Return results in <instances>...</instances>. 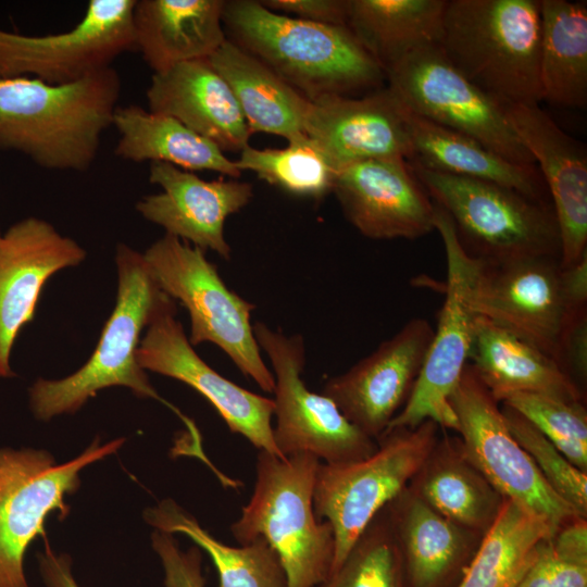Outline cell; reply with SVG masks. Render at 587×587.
<instances>
[{"label":"cell","instance_id":"6da1fadb","mask_svg":"<svg viewBox=\"0 0 587 587\" xmlns=\"http://www.w3.org/2000/svg\"><path fill=\"white\" fill-rule=\"evenodd\" d=\"M122 82L113 67L52 85L0 78V150H14L51 171L84 172L113 126Z\"/></svg>","mask_w":587,"mask_h":587},{"label":"cell","instance_id":"7a4b0ae2","mask_svg":"<svg viewBox=\"0 0 587 587\" xmlns=\"http://www.w3.org/2000/svg\"><path fill=\"white\" fill-rule=\"evenodd\" d=\"M232 41L309 101L380 88L386 74L347 26L307 22L254 0L225 1Z\"/></svg>","mask_w":587,"mask_h":587},{"label":"cell","instance_id":"3957f363","mask_svg":"<svg viewBox=\"0 0 587 587\" xmlns=\"http://www.w3.org/2000/svg\"><path fill=\"white\" fill-rule=\"evenodd\" d=\"M115 262L118 280L115 307L89 360L65 378H39L29 389L30 409L38 420L74 413L99 390L112 386H124L139 398L164 403L183 422L187 417L160 397L136 358L141 333L171 297L159 287L142 253L120 243Z\"/></svg>","mask_w":587,"mask_h":587},{"label":"cell","instance_id":"277c9868","mask_svg":"<svg viewBox=\"0 0 587 587\" xmlns=\"http://www.w3.org/2000/svg\"><path fill=\"white\" fill-rule=\"evenodd\" d=\"M439 47L475 86L505 104H539L537 0H449Z\"/></svg>","mask_w":587,"mask_h":587},{"label":"cell","instance_id":"5b68a950","mask_svg":"<svg viewBox=\"0 0 587 587\" xmlns=\"http://www.w3.org/2000/svg\"><path fill=\"white\" fill-rule=\"evenodd\" d=\"M321 461L309 453L282 459L259 450L249 502L230 526L239 545L262 537L277 553L288 587H316L330 574L335 536L319 520L313 492Z\"/></svg>","mask_w":587,"mask_h":587},{"label":"cell","instance_id":"8992f818","mask_svg":"<svg viewBox=\"0 0 587 587\" xmlns=\"http://www.w3.org/2000/svg\"><path fill=\"white\" fill-rule=\"evenodd\" d=\"M409 163L433 202L450 217L471 258L483 262L539 255L561 259L559 227L550 201L491 182Z\"/></svg>","mask_w":587,"mask_h":587},{"label":"cell","instance_id":"52a82bcc","mask_svg":"<svg viewBox=\"0 0 587 587\" xmlns=\"http://www.w3.org/2000/svg\"><path fill=\"white\" fill-rule=\"evenodd\" d=\"M142 255L159 287L187 309L191 346L216 345L245 376L273 392L274 376L251 325L255 307L226 286L204 251L165 234Z\"/></svg>","mask_w":587,"mask_h":587},{"label":"cell","instance_id":"ba28073f","mask_svg":"<svg viewBox=\"0 0 587 587\" xmlns=\"http://www.w3.org/2000/svg\"><path fill=\"white\" fill-rule=\"evenodd\" d=\"M441 429L430 420L414 428L388 429L376 440L377 448L370 457L345 464H319L313 507L317 519L333 527L330 574L374 516L408 486Z\"/></svg>","mask_w":587,"mask_h":587},{"label":"cell","instance_id":"9c48e42d","mask_svg":"<svg viewBox=\"0 0 587 587\" xmlns=\"http://www.w3.org/2000/svg\"><path fill=\"white\" fill-rule=\"evenodd\" d=\"M125 439L96 438L75 459L57 464L46 450L0 449V587H29L24 558L32 542L47 538L45 523L70 513L65 498L79 488V472L117 451Z\"/></svg>","mask_w":587,"mask_h":587},{"label":"cell","instance_id":"30bf717a","mask_svg":"<svg viewBox=\"0 0 587 587\" xmlns=\"http://www.w3.org/2000/svg\"><path fill=\"white\" fill-rule=\"evenodd\" d=\"M257 342L271 362L276 419L273 439L283 458L309 453L326 464H345L370 457L377 441L353 425L323 394L302 379L305 346L301 335H286L262 322L253 324Z\"/></svg>","mask_w":587,"mask_h":587},{"label":"cell","instance_id":"8fae6325","mask_svg":"<svg viewBox=\"0 0 587 587\" xmlns=\"http://www.w3.org/2000/svg\"><path fill=\"white\" fill-rule=\"evenodd\" d=\"M386 79L411 112L471 137L515 164L537 167L503 104L471 83L439 45L407 55L386 72Z\"/></svg>","mask_w":587,"mask_h":587},{"label":"cell","instance_id":"7c38bea8","mask_svg":"<svg viewBox=\"0 0 587 587\" xmlns=\"http://www.w3.org/2000/svg\"><path fill=\"white\" fill-rule=\"evenodd\" d=\"M449 403L457 417L455 433L466 455L504 498L544 519L552 534L573 517L582 516L549 486L513 437L500 402L470 363Z\"/></svg>","mask_w":587,"mask_h":587},{"label":"cell","instance_id":"4fadbf2b","mask_svg":"<svg viewBox=\"0 0 587 587\" xmlns=\"http://www.w3.org/2000/svg\"><path fill=\"white\" fill-rule=\"evenodd\" d=\"M435 229L441 237L447 260L445 301L412 394L386 430L414 428L427 420L442 429L457 432L458 428L449 398L470 360L476 314L469 295L477 260L464 251L450 217L436 204Z\"/></svg>","mask_w":587,"mask_h":587},{"label":"cell","instance_id":"5bb4252c","mask_svg":"<svg viewBox=\"0 0 587 587\" xmlns=\"http://www.w3.org/2000/svg\"><path fill=\"white\" fill-rule=\"evenodd\" d=\"M469 296L476 315L535 347L558 364L562 334L577 312L565 300L559 257L502 262L477 260Z\"/></svg>","mask_w":587,"mask_h":587},{"label":"cell","instance_id":"9a60e30c","mask_svg":"<svg viewBox=\"0 0 587 587\" xmlns=\"http://www.w3.org/2000/svg\"><path fill=\"white\" fill-rule=\"evenodd\" d=\"M135 1L90 0L78 24L59 34L27 36L0 28V78L62 85L112 66L135 50Z\"/></svg>","mask_w":587,"mask_h":587},{"label":"cell","instance_id":"2e32d148","mask_svg":"<svg viewBox=\"0 0 587 587\" xmlns=\"http://www.w3.org/2000/svg\"><path fill=\"white\" fill-rule=\"evenodd\" d=\"M136 358L145 371L183 382L201 394L230 432L243 436L258 450L285 459L273 439V399L240 387L203 361L176 320V304L172 298L147 326Z\"/></svg>","mask_w":587,"mask_h":587},{"label":"cell","instance_id":"e0dca14e","mask_svg":"<svg viewBox=\"0 0 587 587\" xmlns=\"http://www.w3.org/2000/svg\"><path fill=\"white\" fill-rule=\"evenodd\" d=\"M433 335L427 320H410L347 372L328 378L321 394L333 400L360 430L377 440L409 400Z\"/></svg>","mask_w":587,"mask_h":587},{"label":"cell","instance_id":"ac0fdd59","mask_svg":"<svg viewBox=\"0 0 587 587\" xmlns=\"http://www.w3.org/2000/svg\"><path fill=\"white\" fill-rule=\"evenodd\" d=\"M332 192L349 223L376 239H415L435 229V203L409 161L367 160L336 172Z\"/></svg>","mask_w":587,"mask_h":587},{"label":"cell","instance_id":"d6986e66","mask_svg":"<svg viewBox=\"0 0 587 587\" xmlns=\"http://www.w3.org/2000/svg\"><path fill=\"white\" fill-rule=\"evenodd\" d=\"M304 134L335 172L367 160L413 158L403 104L388 87L360 98L326 96L310 101Z\"/></svg>","mask_w":587,"mask_h":587},{"label":"cell","instance_id":"ffe728a7","mask_svg":"<svg viewBox=\"0 0 587 587\" xmlns=\"http://www.w3.org/2000/svg\"><path fill=\"white\" fill-rule=\"evenodd\" d=\"M85 250L38 217L16 222L0 234V377H12L10 355L24 325L32 322L46 282L76 266Z\"/></svg>","mask_w":587,"mask_h":587},{"label":"cell","instance_id":"44dd1931","mask_svg":"<svg viewBox=\"0 0 587 587\" xmlns=\"http://www.w3.org/2000/svg\"><path fill=\"white\" fill-rule=\"evenodd\" d=\"M149 180L162 191L136 203L142 217L204 252L212 250L225 260L230 259L225 222L251 201V184L223 177L204 180L193 172L162 162L150 163Z\"/></svg>","mask_w":587,"mask_h":587},{"label":"cell","instance_id":"7402d4cb","mask_svg":"<svg viewBox=\"0 0 587 587\" xmlns=\"http://www.w3.org/2000/svg\"><path fill=\"white\" fill-rule=\"evenodd\" d=\"M519 139L532 154L558 222L561 266L587 254V155L539 104H505Z\"/></svg>","mask_w":587,"mask_h":587},{"label":"cell","instance_id":"603a6c76","mask_svg":"<svg viewBox=\"0 0 587 587\" xmlns=\"http://www.w3.org/2000/svg\"><path fill=\"white\" fill-rule=\"evenodd\" d=\"M146 97L149 111L176 118L223 152L249 146L252 135L236 97L209 59L153 73Z\"/></svg>","mask_w":587,"mask_h":587},{"label":"cell","instance_id":"cb8c5ba5","mask_svg":"<svg viewBox=\"0 0 587 587\" xmlns=\"http://www.w3.org/2000/svg\"><path fill=\"white\" fill-rule=\"evenodd\" d=\"M409 587H458L484 535L446 519L408 486L387 504Z\"/></svg>","mask_w":587,"mask_h":587},{"label":"cell","instance_id":"d4e9b609","mask_svg":"<svg viewBox=\"0 0 587 587\" xmlns=\"http://www.w3.org/2000/svg\"><path fill=\"white\" fill-rule=\"evenodd\" d=\"M225 0H136L135 50L153 73L209 59L227 40Z\"/></svg>","mask_w":587,"mask_h":587},{"label":"cell","instance_id":"484cf974","mask_svg":"<svg viewBox=\"0 0 587 587\" xmlns=\"http://www.w3.org/2000/svg\"><path fill=\"white\" fill-rule=\"evenodd\" d=\"M408 488L446 519L482 535L505 499L469 459L460 437L441 432Z\"/></svg>","mask_w":587,"mask_h":587},{"label":"cell","instance_id":"4316f807","mask_svg":"<svg viewBox=\"0 0 587 587\" xmlns=\"http://www.w3.org/2000/svg\"><path fill=\"white\" fill-rule=\"evenodd\" d=\"M469 363L498 402L515 392L585 398L550 357L483 316L474 320Z\"/></svg>","mask_w":587,"mask_h":587},{"label":"cell","instance_id":"83f0119b","mask_svg":"<svg viewBox=\"0 0 587 587\" xmlns=\"http://www.w3.org/2000/svg\"><path fill=\"white\" fill-rule=\"evenodd\" d=\"M403 109L413 150L409 162L439 173L491 182L529 198L550 201L537 167L515 164L471 137L430 122L405 105Z\"/></svg>","mask_w":587,"mask_h":587},{"label":"cell","instance_id":"f1b7e54d","mask_svg":"<svg viewBox=\"0 0 587 587\" xmlns=\"http://www.w3.org/2000/svg\"><path fill=\"white\" fill-rule=\"evenodd\" d=\"M209 60L235 95L251 135L289 140L304 134L310 101L265 64L229 40Z\"/></svg>","mask_w":587,"mask_h":587},{"label":"cell","instance_id":"f546056e","mask_svg":"<svg viewBox=\"0 0 587 587\" xmlns=\"http://www.w3.org/2000/svg\"><path fill=\"white\" fill-rule=\"evenodd\" d=\"M113 126L120 137L114 152L135 163L162 162L195 172L211 171L229 178L240 177L235 161L210 140L176 118L139 105H118Z\"/></svg>","mask_w":587,"mask_h":587},{"label":"cell","instance_id":"4dcf8cb0","mask_svg":"<svg viewBox=\"0 0 587 587\" xmlns=\"http://www.w3.org/2000/svg\"><path fill=\"white\" fill-rule=\"evenodd\" d=\"M447 0H349L347 27L386 72L439 45Z\"/></svg>","mask_w":587,"mask_h":587},{"label":"cell","instance_id":"1f68e13d","mask_svg":"<svg viewBox=\"0 0 587 587\" xmlns=\"http://www.w3.org/2000/svg\"><path fill=\"white\" fill-rule=\"evenodd\" d=\"M541 99L564 107L587 102L586 2L539 0Z\"/></svg>","mask_w":587,"mask_h":587},{"label":"cell","instance_id":"d6a6232c","mask_svg":"<svg viewBox=\"0 0 587 587\" xmlns=\"http://www.w3.org/2000/svg\"><path fill=\"white\" fill-rule=\"evenodd\" d=\"M143 517L155 530L183 534L204 550L216 569L218 587H288L277 553L262 537L239 547L223 544L172 499L147 509Z\"/></svg>","mask_w":587,"mask_h":587},{"label":"cell","instance_id":"836d02e7","mask_svg":"<svg viewBox=\"0 0 587 587\" xmlns=\"http://www.w3.org/2000/svg\"><path fill=\"white\" fill-rule=\"evenodd\" d=\"M551 535L544 519L505 498L458 587H512Z\"/></svg>","mask_w":587,"mask_h":587},{"label":"cell","instance_id":"e575fe53","mask_svg":"<svg viewBox=\"0 0 587 587\" xmlns=\"http://www.w3.org/2000/svg\"><path fill=\"white\" fill-rule=\"evenodd\" d=\"M282 149H257L250 145L240 151L236 167L251 171L265 183L291 195L320 199L332 192L336 172L317 148L301 134Z\"/></svg>","mask_w":587,"mask_h":587},{"label":"cell","instance_id":"d590c367","mask_svg":"<svg viewBox=\"0 0 587 587\" xmlns=\"http://www.w3.org/2000/svg\"><path fill=\"white\" fill-rule=\"evenodd\" d=\"M316 587H409L387 505L360 534L338 569Z\"/></svg>","mask_w":587,"mask_h":587},{"label":"cell","instance_id":"8d00e7d4","mask_svg":"<svg viewBox=\"0 0 587 587\" xmlns=\"http://www.w3.org/2000/svg\"><path fill=\"white\" fill-rule=\"evenodd\" d=\"M500 403L523 415L572 464L587 472V411L583 401L515 392L507 396Z\"/></svg>","mask_w":587,"mask_h":587},{"label":"cell","instance_id":"74e56055","mask_svg":"<svg viewBox=\"0 0 587 587\" xmlns=\"http://www.w3.org/2000/svg\"><path fill=\"white\" fill-rule=\"evenodd\" d=\"M507 425L549 486L582 516L587 515V472L572 464L530 422L501 403Z\"/></svg>","mask_w":587,"mask_h":587},{"label":"cell","instance_id":"f35d334b","mask_svg":"<svg viewBox=\"0 0 587 587\" xmlns=\"http://www.w3.org/2000/svg\"><path fill=\"white\" fill-rule=\"evenodd\" d=\"M512 587H587V563L558 554L547 538Z\"/></svg>","mask_w":587,"mask_h":587},{"label":"cell","instance_id":"ab89813d","mask_svg":"<svg viewBox=\"0 0 587 587\" xmlns=\"http://www.w3.org/2000/svg\"><path fill=\"white\" fill-rule=\"evenodd\" d=\"M151 542L163 567L164 587H205L198 547L183 551L172 534L160 530L152 533Z\"/></svg>","mask_w":587,"mask_h":587},{"label":"cell","instance_id":"60d3db41","mask_svg":"<svg viewBox=\"0 0 587 587\" xmlns=\"http://www.w3.org/2000/svg\"><path fill=\"white\" fill-rule=\"evenodd\" d=\"M558 365L584 395L587 380V309L571 316L561 337Z\"/></svg>","mask_w":587,"mask_h":587},{"label":"cell","instance_id":"b9f144b4","mask_svg":"<svg viewBox=\"0 0 587 587\" xmlns=\"http://www.w3.org/2000/svg\"><path fill=\"white\" fill-rule=\"evenodd\" d=\"M271 11L316 24L347 26L349 0H261Z\"/></svg>","mask_w":587,"mask_h":587},{"label":"cell","instance_id":"7bdbcfd3","mask_svg":"<svg viewBox=\"0 0 587 587\" xmlns=\"http://www.w3.org/2000/svg\"><path fill=\"white\" fill-rule=\"evenodd\" d=\"M45 550L37 554L41 578L47 587H79L73 573L72 560L67 554L55 553L47 538Z\"/></svg>","mask_w":587,"mask_h":587},{"label":"cell","instance_id":"ee69618b","mask_svg":"<svg viewBox=\"0 0 587 587\" xmlns=\"http://www.w3.org/2000/svg\"><path fill=\"white\" fill-rule=\"evenodd\" d=\"M561 284L572 311L587 309V254L575 264L561 266Z\"/></svg>","mask_w":587,"mask_h":587},{"label":"cell","instance_id":"f6af8a7d","mask_svg":"<svg viewBox=\"0 0 587 587\" xmlns=\"http://www.w3.org/2000/svg\"><path fill=\"white\" fill-rule=\"evenodd\" d=\"M1 234V233H0Z\"/></svg>","mask_w":587,"mask_h":587}]
</instances>
